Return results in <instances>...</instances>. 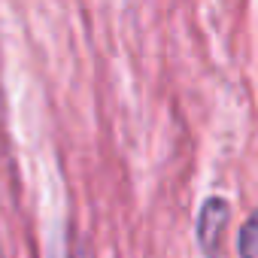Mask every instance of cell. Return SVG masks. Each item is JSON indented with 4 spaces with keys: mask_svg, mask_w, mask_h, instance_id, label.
<instances>
[{
    "mask_svg": "<svg viewBox=\"0 0 258 258\" xmlns=\"http://www.w3.org/2000/svg\"><path fill=\"white\" fill-rule=\"evenodd\" d=\"M228 213H231V207H228L222 198H207V201L201 204L195 231H198V243L204 246L207 255H213V252L219 249L222 231H225V225H228Z\"/></svg>",
    "mask_w": 258,
    "mask_h": 258,
    "instance_id": "cell-1",
    "label": "cell"
},
{
    "mask_svg": "<svg viewBox=\"0 0 258 258\" xmlns=\"http://www.w3.org/2000/svg\"><path fill=\"white\" fill-rule=\"evenodd\" d=\"M240 258H258V207L240 228Z\"/></svg>",
    "mask_w": 258,
    "mask_h": 258,
    "instance_id": "cell-2",
    "label": "cell"
},
{
    "mask_svg": "<svg viewBox=\"0 0 258 258\" xmlns=\"http://www.w3.org/2000/svg\"><path fill=\"white\" fill-rule=\"evenodd\" d=\"M67 258H88V249H85V246H70Z\"/></svg>",
    "mask_w": 258,
    "mask_h": 258,
    "instance_id": "cell-3",
    "label": "cell"
},
{
    "mask_svg": "<svg viewBox=\"0 0 258 258\" xmlns=\"http://www.w3.org/2000/svg\"><path fill=\"white\" fill-rule=\"evenodd\" d=\"M0 258H4V252H0Z\"/></svg>",
    "mask_w": 258,
    "mask_h": 258,
    "instance_id": "cell-4",
    "label": "cell"
}]
</instances>
